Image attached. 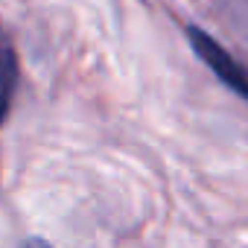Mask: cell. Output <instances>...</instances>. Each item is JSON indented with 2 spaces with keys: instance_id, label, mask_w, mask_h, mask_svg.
I'll list each match as a JSON object with an SVG mask.
<instances>
[{
  "instance_id": "6da1fadb",
  "label": "cell",
  "mask_w": 248,
  "mask_h": 248,
  "mask_svg": "<svg viewBox=\"0 0 248 248\" xmlns=\"http://www.w3.org/2000/svg\"><path fill=\"white\" fill-rule=\"evenodd\" d=\"M190 44L193 50L204 59V64L231 88L236 91L242 99H248V67L242 62H236L233 56H228L210 35H204L202 30H190Z\"/></svg>"
},
{
  "instance_id": "7a4b0ae2",
  "label": "cell",
  "mask_w": 248,
  "mask_h": 248,
  "mask_svg": "<svg viewBox=\"0 0 248 248\" xmlns=\"http://www.w3.org/2000/svg\"><path fill=\"white\" fill-rule=\"evenodd\" d=\"M15 88H18V53H15L9 32L0 24V123L9 114Z\"/></svg>"
},
{
  "instance_id": "3957f363",
  "label": "cell",
  "mask_w": 248,
  "mask_h": 248,
  "mask_svg": "<svg viewBox=\"0 0 248 248\" xmlns=\"http://www.w3.org/2000/svg\"><path fill=\"white\" fill-rule=\"evenodd\" d=\"M24 248H50L47 242H38V239H30V242H24Z\"/></svg>"
}]
</instances>
